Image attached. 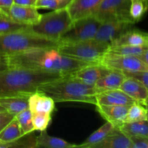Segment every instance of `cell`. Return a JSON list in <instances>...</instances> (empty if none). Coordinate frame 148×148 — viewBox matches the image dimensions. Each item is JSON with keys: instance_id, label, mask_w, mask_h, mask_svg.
Masks as SVG:
<instances>
[{"instance_id": "obj_19", "label": "cell", "mask_w": 148, "mask_h": 148, "mask_svg": "<svg viewBox=\"0 0 148 148\" xmlns=\"http://www.w3.org/2000/svg\"><path fill=\"white\" fill-rule=\"evenodd\" d=\"M126 77L127 76L125 74L121 71L111 69L109 72L97 81L94 86L98 91V93L102 91L119 89Z\"/></svg>"}, {"instance_id": "obj_29", "label": "cell", "mask_w": 148, "mask_h": 148, "mask_svg": "<svg viewBox=\"0 0 148 148\" xmlns=\"http://www.w3.org/2000/svg\"><path fill=\"white\" fill-rule=\"evenodd\" d=\"M15 118L18 121L23 134H28L35 131L32 121V112L29 108L18 113L15 115Z\"/></svg>"}, {"instance_id": "obj_24", "label": "cell", "mask_w": 148, "mask_h": 148, "mask_svg": "<svg viewBox=\"0 0 148 148\" xmlns=\"http://www.w3.org/2000/svg\"><path fill=\"white\" fill-rule=\"evenodd\" d=\"M119 130L127 136H139L148 138L147 120L132 123H123Z\"/></svg>"}, {"instance_id": "obj_30", "label": "cell", "mask_w": 148, "mask_h": 148, "mask_svg": "<svg viewBox=\"0 0 148 148\" xmlns=\"http://www.w3.org/2000/svg\"><path fill=\"white\" fill-rule=\"evenodd\" d=\"M147 10L148 8L143 0H131L130 15L133 23H135L140 21Z\"/></svg>"}, {"instance_id": "obj_2", "label": "cell", "mask_w": 148, "mask_h": 148, "mask_svg": "<svg viewBox=\"0 0 148 148\" xmlns=\"http://www.w3.org/2000/svg\"><path fill=\"white\" fill-rule=\"evenodd\" d=\"M64 76L66 75L58 72L10 67L0 72V98L30 95L41 85Z\"/></svg>"}, {"instance_id": "obj_17", "label": "cell", "mask_w": 148, "mask_h": 148, "mask_svg": "<svg viewBox=\"0 0 148 148\" xmlns=\"http://www.w3.org/2000/svg\"><path fill=\"white\" fill-rule=\"evenodd\" d=\"M92 148H132V143L127 134L114 127L103 140Z\"/></svg>"}, {"instance_id": "obj_1", "label": "cell", "mask_w": 148, "mask_h": 148, "mask_svg": "<svg viewBox=\"0 0 148 148\" xmlns=\"http://www.w3.org/2000/svg\"><path fill=\"white\" fill-rule=\"evenodd\" d=\"M10 67L24 68L67 75L92 64L62 54L57 47L37 49L7 56Z\"/></svg>"}, {"instance_id": "obj_23", "label": "cell", "mask_w": 148, "mask_h": 148, "mask_svg": "<svg viewBox=\"0 0 148 148\" xmlns=\"http://www.w3.org/2000/svg\"><path fill=\"white\" fill-rule=\"evenodd\" d=\"M114 126L110 122L107 121L102 127L94 132L90 134L82 144L77 145V147L81 148H92L94 145L103 140L108 134L112 131Z\"/></svg>"}, {"instance_id": "obj_37", "label": "cell", "mask_w": 148, "mask_h": 148, "mask_svg": "<svg viewBox=\"0 0 148 148\" xmlns=\"http://www.w3.org/2000/svg\"><path fill=\"white\" fill-rule=\"evenodd\" d=\"M13 4V0H0V10L5 11L9 10Z\"/></svg>"}, {"instance_id": "obj_22", "label": "cell", "mask_w": 148, "mask_h": 148, "mask_svg": "<svg viewBox=\"0 0 148 148\" xmlns=\"http://www.w3.org/2000/svg\"><path fill=\"white\" fill-rule=\"evenodd\" d=\"M77 145L71 144L63 139L50 136L46 130L36 137V148H73Z\"/></svg>"}, {"instance_id": "obj_16", "label": "cell", "mask_w": 148, "mask_h": 148, "mask_svg": "<svg viewBox=\"0 0 148 148\" xmlns=\"http://www.w3.org/2000/svg\"><path fill=\"white\" fill-rule=\"evenodd\" d=\"M129 107L126 106L97 105L96 111L106 121L112 124L114 127H119L124 122Z\"/></svg>"}, {"instance_id": "obj_13", "label": "cell", "mask_w": 148, "mask_h": 148, "mask_svg": "<svg viewBox=\"0 0 148 148\" xmlns=\"http://www.w3.org/2000/svg\"><path fill=\"white\" fill-rule=\"evenodd\" d=\"M136 102L120 89L102 91L96 95V105L126 106H130Z\"/></svg>"}, {"instance_id": "obj_35", "label": "cell", "mask_w": 148, "mask_h": 148, "mask_svg": "<svg viewBox=\"0 0 148 148\" xmlns=\"http://www.w3.org/2000/svg\"><path fill=\"white\" fill-rule=\"evenodd\" d=\"M132 143V148H148V138L139 136H128Z\"/></svg>"}, {"instance_id": "obj_20", "label": "cell", "mask_w": 148, "mask_h": 148, "mask_svg": "<svg viewBox=\"0 0 148 148\" xmlns=\"http://www.w3.org/2000/svg\"><path fill=\"white\" fill-rule=\"evenodd\" d=\"M113 45H130L141 46L148 45V33L132 27L127 30L121 37L116 40Z\"/></svg>"}, {"instance_id": "obj_18", "label": "cell", "mask_w": 148, "mask_h": 148, "mask_svg": "<svg viewBox=\"0 0 148 148\" xmlns=\"http://www.w3.org/2000/svg\"><path fill=\"white\" fill-rule=\"evenodd\" d=\"M28 108L31 112L51 114L55 108V101L43 92L36 91L29 96Z\"/></svg>"}, {"instance_id": "obj_4", "label": "cell", "mask_w": 148, "mask_h": 148, "mask_svg": "<svg viewBox=\"0 0 148 148\" xmlns=\"http://www.w3.org/2000/svg\"><path fill=\"white\" fill-rule=\"evenodd\" d=\"M59 42L30 33L24 29L0 34V56H9L37 49L56 48Z\"/></svg>"}, {"instance_id": "obj_40", "label": "cell", "mask_w": 148, "mask_h": 148, "mask_svg": "<svg viewBox=\"0 0 148 148\" xmlns=\"http://www.w3.org/2000/svg\"><path fill=\"white\" fill-rule=\"evenodd\" d=\"M142 61H143L144 63H145L148 66V49L146 51H145L143 53H142L140 56H138Z\"/></svg>"}, {"instance_id": "obj_21", "label": "cell", "mask_w": 148, "mask_h": 148, "mask_svg": "<svg viewBox=\"0 0 148 148\" xmlns=\"http://www.w3.org/2000/svg\"><path fill=\"white\" fill-rule=\"evenodd\" d=\"M30 95H12L0 98V105L10 114L17 115L22 111L28 108Z\"/></svg>"}, {"instance_id": "obj_9", "label": "cell", "mask_w": 148, "mask_h": 148, "mask_svg": "<svg viewBox=\"0 0 148 148\" xmlns=\"http://www.w3.org/2000/svg\"><path fill=\"white\" fill-rule=\"evenodd\" d=\"M100 64L112 70L121 72H142L148 71V66L138 56H123L106 53L100 61Z\"/></svg>"}, {"instance_id": "obj_38", "label": "cell", "mask_w": 148, "mask_h": 148, "mask_svg": "<svg viewBox=\"0 0 148 148\" xmlns=\"http://www.w3.org/2000/svg\"><path fill=\"white\" fill-rule=\"evenodd\" d=\"M14 4L21 6H35L36 0H13Z\"/></svg>"}, {"instance_id": "obj_3", "label": "cell", "mask_w": 148, "mask_h": 148, "mask_svg": "<svg viewBox=\"0 0 148 148\" xmlns=\"http://www.w3.org/2000/svg\"><path fill=\"white\" fill-rule=\"evenodd\" d=\"M55 103L81 102L96 105L98 91L94 85L85 84L70 75L48 82L38 88Z\"/></svg>"}, {"instance_id": "obj_42", "label": "cell", "mask_w": 148, "mask_h": 148, "mask_svg": "<svg viewBox=\"0 0 148 148\" xmlns=\"http://www.w3.org/2000/svg\"><path fill=\"white\" fill-rule=\"evenodd\" d=\"M143 2L145 3V4L146 5V7L148 8V0H143Z\"/></svg>"}, {"instance_id": "obj_27", "label": "cell", "mask_w": 148, "mask_h": 148, "mask_svg": "<svg viewBox=\"0 0 148 148\" xmlns=\"http://www.w3.org/2000/svg\"><path fill=\"white\" fill-rule=\"evenodd\" d=\"M147 108L145 106L138 102H134L129 107L124 123L137 122L147 120Z\"/></svg>"}, {"instance_id": "obj_45", "label": "cell", "mask_w": 148, "mask_h": 148, "mask_svg": "<svg viewBox=\"0 0 148 148\" xmlns=\"http://www.w3.org/2000/svg\"><path fill=\"white\" fill-rule=\"evenodd\" d=\"M146 105H148V101H147V104H146Z\"/></svg>"}, {"instance_id": "obj_34", "label": "cell", "mask_w": 148, "mask_h": 148, "mask_svg": "<svg viewBox=\"0 0 148 148\" xmlns=\"http://www.w3.org/2000/svg\"><path fill=\"white\" fill-rule=\"evenodd\" d=\"M127 77H132L137 80L140 81L148 90V71H142V72H123Z\"/></svg>"}, {"instance_id": "obj_7", "label": "cell", "mask_w": 148, "mask_h": 148, "mask_svg": "<svg viewBox=\"0 0 148 148\" xmlns=\"http://www.w3.org/2000/svg\"><path fill=\"white\" fill-rule=\"evenodd\" d=\"M101 25V22L92 15L75 20L67 31L60 38L59 44L94 39Z\"/></svg>"}, {"instance_id": "obj_5", "label": "cell", "mask_w": 148, "mask_h": 148, "mask_svg": "<svg viewBox=\"0 0 148 148\" xmlns=\"http://www.w3.org/2000/svg\"><path fill=\"white\" fill-rule=\"evenodd\" d=\"M72 22L66 9H61L41 14L36 24L27 25L24 30L49 40L59 42L60 38L71 27Z\"/></svg>"}, {"instance_id": "obj_39", "label": "cell", "mask_w": 148, "mask_h": 148, "mask_svg": "<svg viewBox=\"0 0 148 148\" xmlns=\"http://www.w3.org/2000/svg\"><path fill=\"white\" fill-rule=\"evenodd\" d=\"M10 67L7 56H0V72L8 69Z\"/></svg>"}, {"instance_id": "obj_28", "label": "cell", "mask_w": 148, "mask_h": 148, "mask_svg": "<svg viewBox=\"0 0 148 148\" xmlns=\"http://www.w3.org/2000/svg\"><path fill=\"white\" fill-rule=\"evenodd\" d=\"M36 148V137L33 132L24 134L20 138L9 143L0 142V148Z\"/></svg>"}, {"instance_id": "obj_33", "label": "cell", "mask_w": 148, "mask_h": 148, "mask_svg": "<svg viewBox=\"0 0 148 148\" xmlns=\"http://www.w3.org/2000/svg\"><path fill=\"white\" fill-rule=\"evenodd\" d=\"M68 3L60 1L59 0H36L35 7L37 9H50L56 10L66 8Z\"/></svg>"}, {"instance_id": "obj_44", "label": "cell", "mask_w": 148, "mask_h": 148, "mask_svg": "<svg viewBox=\"0 0 148 148\" xmlns=\"http://www.w3.org/2000/svg\"><path fill=\"white\" fill-rule=\"evenodd\" d=\"M145 107H146V108H147V121H148V105H145Z\"/></svg>"}, {"instance_id": "obj_32", "label": "cell", "mask_w": 148, "mask_h": 148, "mask_svg": "<svg viewBox=\"0 0 148 148\" xmlns=\"http://www.w3.org/2000/svg\"><path fill=\"white\" fill-rule=\"evenodd\" d=\"M27 25L15 23L7 19H0V34L19 31L25 28Z\"/></svg>"}, {"instance_id": "obj_11", "label": "cell", "mask_w": 148, "mask_h": 148, "mask_svg": "<svg viewBox=\"0 0 148 148\" xmlns=\"http://www.w3.org/2000/svg\"><path fill=\"white\" fill-rule=\"evenodd\" d=\"M133 23L123 21H106L101 23L94 39L111 46L127 30L132 27Z\"/></svg>"}, {"instance_id": "obj_8", "label": "cell", "mask_w": 148, "mask_h": 148, "mask_svg": "<svg viewBox=\"0 0 148 148\" xmlns=\"http://www.w3.org/2000/svg\"><path fill=\"white\" fill-rule=\"evenodd\" d=\"M131 0H103L92 16L101 23L123 21L134 24L130 15Z\"/></svg>"}, {"instance_id": "obj_15", "label": "cell", "mask_w": 148, "mask_h": 148, "mask_svg": "<svg viewBox=\"0 0 148 148\" xmlns=\"http://www.w3.org/2000/svg\"><path fill=\"white\" fill-rule=\"evenodd\" d=\"M136 102L145 106L148 101V90L140 81L127 77L119 88Z\"/></svg>"}, {"instance_id": "obj_43", "label": "cell", "mask_w": 148, "mask_h": 148, "mask_svg": "<svg viewBox=\"0 0 148 148\" xmlns=\"http://www.w3.org/2000/svg\"><path fill=\"white\" fill-rule=\"evenodd\" d=\"M6 111V110L4 109V108H3V107L1 106V105H0V112H2V111Z\"/></svg>"}, {"instance_id": "obj_6", "label": "cell", "mask_w": 148, "mask_h": 148, "mask_svg": "<svg viewBox=\"0 0 148 148\" xmlns=\"http://www.w3.org/2000/svg\"><path fill=\"white\" fill-rule=\"evenodd\" d=\"M109 46L95 39L77 42L59 43L57 49L62 54L90 64H100Z\"/></svg>"}, {"instance_id": "obj_12", "label": "cell", "mask_w": 148, "mask_h": 148, "mask_svg": "<svg viewBox=\"0 0 148 148\" xmlns=\"http://www.w3.org/2000/svg\"><path fill=\"white\" fill-rule=\"evenodd\" d=\"M103 0H72L66 7L72 21L92 15Z\"/></svg>"}, {"instance_id": "obj_36", "label": "cell", "mask_w": 148, "mask_h": 148, "mask_svg": "<svg viewBox=\"0 0 148 148\" xmlns=\"http://www.w3.org/2000/svg\"><path fill=\"white\" fill-rule=\"evenodd\" d=\"M14 117L15 116L14 114H10L7 111L0 112V132Z\"/></svg>"}, {"instance_id": "obj_10", "label": "cell", "mask_w": 148, "mask_h": 148, "mask_svg": "<svg viewBox=\"0 0 148 148\" xmlns=\"http://www.w3.org/2000/svg\"><path fill=\"white\" fill-rule=\"evenodd\" d=\"M41 14L35 6H21L13 4L9 10H0V19H7L25 25H35L39 21Z\"/></svg>"}, {"instance_id": "obj_26", "label": "cell", "mask_w": 148, "mask_h": 148, "mask_svg": "<svg viewBox=\"0 0 148 148\" xmlns=\"http://www.w3.org/2000/svg\"><path fill=\"white\" fill-rule=\"evenodd\" d=\"M148 49L147 46H134L130 45H113L108 47V53L114 54L123 55V56H139Z\"/></svg>"}, {"instance_id": "obj_41", "label": "cell", "mask_w": 148, "mask_h": 148, "mask_svg": "<svg viewBox=\"0 0 148 148\" xmlns=\"http://www.w3.org/2000/svg\"><path fill=\"white\" fill-rule=\"evenodd\" d=\"M59 1H63V2H66V3H68V4H69V2H70L72 0H59Z\"/></svg>"}, {"instance_id": "obj_14", "label": "cell", "mask_w": 148, "mask_h": 148, "mask_svg": "<svg viewBox=\"0 0 148 148\" xmlns=\"http://www.w3.org/2000/svg\"><path fill=\"white\" fill-rule=\"evenodd\" d=\"M111 70L101 64H92L80 68L72 75L85 84L95 85L97 81Z\"/></svg>"}, {"instance_id": "obj_25", "label": "cell", "mask_w": 148, "mask_h": 148, "mask_svg": "<svg viewBox=\"0 0 148 148\" xmlns=\"http://www.w3.org/2000/svg\"><path fill=\"white\" fill-rule=\"evenodd\" d=\"M19 123L14 117L0 132V142L9 143L23 136Z\"/></svg>"}, {"instance_id": "obj_31", "label": "cell", "mask_w": 148, "mask_h": 148, "mask_svg": "<svg viewBox=\"0 0 148 148\" xmlns=\"http://www.w3.org/2000/svg\"><path fill=\"white\" fill-rule=\"evenodd\" d=\"M32 121L35 131L46 130L51 121V116L45 113L32 112Z\"/></svg>"}]
</instances>
